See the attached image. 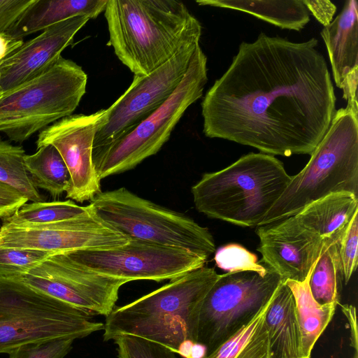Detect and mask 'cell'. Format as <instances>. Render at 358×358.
Listing matches in <instances>:
<instances>
[{"label": "cell", "mask_w": 358, "mask_h": 358, "mask_svg": "<svg viewBox=\"0 0 358 358\" xmlns=\"http://www.w3.org/2000/svg\"><path fill=\"white\" fill-rule=\"evenodd\" d=\"M84 16L57 23L21 46L0 62V86L3 92L38 76L62 57L77 32L89 21Z\"/></svg>", "instance_id": "obj_17"}, {"label": "cell", "mask_w": 358, "mask_h": 358, "mask_svg": "<svg viewBox=\"0 0 358 358\" xmlns=\"http://www.w3.org/2000/svg\"><path fill=\"white\" fill-rule=\"evenodd\" d=\"M282 280L270 269L265 275L252 271L219 275L201 303L196 343L211 352L255 316Z\"/></svg>", "instance_id": "obj_10"}, {"label": "cell", "mask_w": 358, "mask_h": 358, "mask_svg": "<svg viewBox=\"0 0 358 358\" xmlns=\"http://www.w3.org/2000/svg\"><path fill=\"white\" fill-rule=\"evenodd\" d=\"M55 254L38 250L0 247V278L22 280L31 269Z\"/></svg>", "instance_id": "obj_29"}, {"label": "cell", "mask_w": 358, "mask_h": 358, "mask_svg": "<svg viewBox=\"0 0 358 358\" xmlns=\"http://www.w3.org/2000/svg\"><path fill=\"white\" fill-rule=\"evenodd\" d=\"M129 239L97 217L90 206L86 213L68 220L29 227L3 223L0 227V247L55 254L117 248L126 245Z\"/></svg>", "instance_id": "obj_14"}, {"label": "cell", "mask_w": 358, "mask_h": 358, "mask_svg": "<svg viewBox=\"0 0 358 358\" xmlns=\"http://www.w3.org/2000/svg\"><path fill=\"white\" fill-rule=\"evenodd\" d=\"M199 6L247 13L281 29L300 31L309 22L310 12L303 0H197Z\"/></svg>", "instance_id": "obj_22"}, {"label": "cell", "mask_w": 358, "mask_h": 358, "mask_svg": "<svg viewBox=\"0 0 358 358\" xmlns=\"http://www.w3.org/2000/svg\"><path fill=\"white\" fill-rule=\"evenodd\" d=\"M338 272L336 242L324 241L321 254L313 268L308 280L311 294L320 304L339 305Z\"/></svg>", "instance_id": "obj_27"}, {"label": "cell", "mask_w": 358, "mask_h": 358, "mask_svg": "<svg viewBox=\"0 0 358 358\" xmlns=\"http://www.w3.org/2000/svg\"><path fill=\"white\" fill-rule=\"evenodd\" d=\"M307 7L317 20L324 27L327 26L332 21L336 11V6L328 0H303Z\"/></svg>", "instance_id": "obj_36"}, {"label": "cell", "mask_w": 358, "mask_h": 358, "mask_svg": "<svg viewBox=\"0 0 358 358\" xmlns=\"http://www.w3.org/2000/svg\"><path fill=\"white\" fill-rule=\"evenodd\" d=\"M308 280L309 278L303 282L285 280L294 296L306 358H310L316 342L331 322L338 306L336 303H317L310 291Z\"/></svg>", "instance_id": "obj_23"}, {"label": "cell", "mask_w": 358, "mask_h": 358, "mask_svg": "<svg viewBox=\"0 0 358 358\" xmlns=\"http://www.w3.org/2000/svg\"><path fill=\"white\" fill-rule=\"evenodd\" d=\"M214 259L219 268L228 272L252 271L265 275L268 270L258 263L255 254L236 243L220 248L215 252Z\"/></svg>", "instance_id": "obj_30"}, {"label": "cell", "mask_w": 358, "mask_h": 358, "mask_svg": "<svg viewBox=\"0 0 358 358\" xmlns=\"http://www.w3.org/2000/svg\"><path fill=\"white\" fill-rule=\"evenodd\" d=\"M341 192L358 196V115L347 107L336 111L308 162L291 177L259 227L294 216L310 203Z\"/></svg>", "instance_id": "obj_5"}, {"label": "cell", "mask_w": 358, "mask_h": 358, "mask_svg": "<svg viewBox=\"0 0 358 358\" xmlns=\"http://www.w3.org/2000/svg\"><path fill=\"white\" fill-rule=\"evenodd\" d=\"M24 164L37 188L48 192L52 197L66 192L69 181V170L58 150L44 145L32 155H25Z\"/></svg>", "instance_id": "obj_25"}, {"label": "cell", "mask_w": 358, "mask_h": 358, "mask_svg": "<svg viewBox=\"0 0 358 358\" xmlns=\"http://www.w3.org/2000/svg\"><path fill=\"white\" fill-rule=\"evenodd\" d=\"M3 92L0 86V99L1 98V96H3Z\"/></svg>", "instance_id": "obj_40"}, {"label": "cell", "mask_w": 358, "mask_h": 358, "mask_svg": "<svg viewBox=\"0 0 358 358\" xmlns=\"http://www.w3.org/2000/svg\"><path fill=\"white\" fill-rule=\"evenodd\" d=\"M357 212L358 196L341 192L310 203L294 216L324 241L336 242Z\"/></svg>", "instance_id": "obj_21"}, {"label": "cell", "mask_w": 358, "mask_h": 358, "mask_svg": "<svg viewBox=\"0 0 358 358\" xmlns=\"http://www.w3.org/2000/svg\"><path fill=\"white\" fill-rule=\"evenodd\" d=\"M341 310L348 319V323L350 327L351 331V345L355 348V352H357L358 350V334H357V326L356 320V309L355 307L352 305L345 304L341 305Z\"/></svg>", "instance_id": "obj_37"}, {"label": "cell", "mask_w": 358, "mask_h": 358, "mask_svg": "<svg viewBox=\"0 0 358 358\" xmlns=\"http://www.w3.org/2000/svg\"><path fill=\"white\" fill-rule=\"evenodd\" d=\"M105 110L65 117L41 130L36 141L37 148L50 144L58 150L70 175L66 197L79 203L90 201L101 192L92 149Z\"/></svg>", "instance_id": "obj_15"}, {"label": "cell", "mask_w": 358, "mask_h": 358, "mask_svg": "<svg viewBox=\"0 0 358 358\" xmlns=\"http://www.w3.org/2000/svg\"><path fill=\"white\" fill-rule=\"evenodd\" d=\"M90 210L71 200L25 203L13 215L3 220L8 224L17 227L40 226L79 217Z\"/></svg>", "instance_id": "obj_26"}, {"label": "cell", "mask_w": 358, "mask_h": 358, "mask_svg": "<svg viewBox=\"0 0 358 358\" xmlns=\"http://www.w3.org/2000/svg\"><path fill=\"white\" fill-rule=\"evenodd\" d=\"M257 250L266 268L282 280L308 279L324 245L316 233L301 224L295 216L260 226Z\"/></svg>", "instance_id": "obj_16"}, {"label": "cell", "mask_w": 358, "mask_h": 358, "mask_svg": "<svg viewBox=\"0 0 358 358\" xmlns=\"http://www.w3.org/2000/svg\"><path fill=\"white\" fill-rule=\"evenodd\" d=\"M338 271L347 284L357 266L358 212L336 241Z\"/></svg>", "instance_id": "obj_31"}, {"label": "cell", "mask_w": 358, "mask_h": 358, "mask_svg": "<svg viewBox=\"0 0 358 358\" xmlns=\"http://www.w3.org/2000/svg\"><path fill=\"white\" fill-rule=\"evenodd\" d=\"M109 44L136 76H146L185 45L199 43L202 27L176 0H108Z\"/></svg>", "instance_id": "obj_2"}, {"label": "cell", "mask_w": 358, "mask_h": 358, "mask_svg": "<svg viewBox=\"0 0 358 358\" xmlns=\"http://www.w3.org/2000/svg\"><path fill=\"white\" fill-rule=\"evenodd\" d=\"M89 205L97 217L129 238L186 250L207 259L215 252L207 228L125 187L101 192Z\"/></svg>", "instance_id": "obj_8"}, {"label": "cell", "mask_w": 358, "mask_h": 358, "mask_svg": "<svg viewBox=\"0 0 358 358\" xmlns=\"http://www.w3.org/2000/svg\"><path fill=\"white\" fill-rule=\"evenodd\" d=\"M199 43L185 45L146 76H136L126 91L107 109L94 135L92 157L128 134L171 96L188 69Z\"/></svg>", "instance_id": "obj_11"}, {"label": "cell", "mask_w": 358, "mask_h": 358, "mask_svg": "<svg viewBox=\"0 0 358 358\" xmlns=\"http://www.w3.org/2000/svg\"><path fill=\"white\" fill-rule=\"evenodd\" d=\"M75 340L59 338L27 343L10 350L8 358H64Z\"/></svg>", "instance_id": "obj_33"}, {"label": "cell", "mask_w": 358, "mask_h": 358, "mask_svg": "<svg viewBox=\"0 0 358 358\" xmlns=\"http://www.w3.org/2000/svg\"><path fill=\"white\" fill-rule=\"evenodd\" d=\"M113 341L118 358H179L170 349L143 338L125 335Z\"/></svg>", "instance_id": "obj_32"}, {"label": "cell", "mask_w": 358, "mask_h": 358, "mask_svg": "<svg viewBox=\"0 0 358 358\" xmlns=\"http://www.w3.org/2000/svg\"><path fill=\"white\" fill-rule=\"evenodd\" d=\"M207 81V57L199 44L182 81L164 103L92 157L99 179L133 169L159 151L186 110L201 97Z\"/></svg>", "instance_id": "obj_9"}, {"label": "cell", "mask_w": 358, "mask_h": 358, "mask_svg": "<svg viewBox=\"0 0 358 358\" xmlns=\"http://www.w3.org/2000/svg\"><path fill=\"white\" fill-rule=\"evenodd\" d=\"M291 177L274 156L250 152L220 171L204 173L191 191L195 208L208 217L259 227Z\"/></svg>", "instance_id": "obj_4"}, {"label": "cell", "mask_w": 358, "mask_h": 358, "mask_svg": "<svg viewBox=\"0 0 358 358\" xmlns=\"http://www.w3.org/2000/svg\"><path fill=\"white\" fill-rule=\"evenodd\" d=\"M270 358H306L293 294L282 280L265 317Z\"/></svg>", "instance_id": "obj_19"}, {"label": "cell", "mask_w": 358, "mask_h": 358, "mask_svg": "<svg viewBox=\"0 0 358 358\" xmlns=\"http://www.w3.org/2000/svg\"><path fill=\"white\" fill-rule=\"evenodd\" d=\"M92 316L26 285L0 278V353L59 338H83L103 330Z\"/></svg>", "instance_id": "obj_7"}, {"label": "cell", "mask_w": 358, "mask_h": 358, "mask_svg": "<svg viewBox=\"0 0 358 358\" xmlns=\"http://www.w3.org/2000/svg\"><path fill=\"white\" fill-rule=\"evenodd\" d=\"M31 288L91 316H107L115 307L127 281L82 268L64 252L55 254L22 279Z\"/></svg>", "instance_id": "obj_13"}, {"label": "cell", "mask_w": 358, "mask_h": 358, "mask_svg": "<svg viewBox=\"0 0 358 358\" xmlns=\"http://www.w3.org/2000/svg\"><path fill=\"white\" fill-rule=\"evenodd\" d=\"M108 0H34L8 36L17 39L69 18L98 17L106 8Z\"/></svg>", "instance_id": "obj_20"}, {"label": "cell", "mask_w": 358, "mask_h": 358, "mask_svg": "<svg viewBox=\"0 0 358 358\" xmlns=\"http://www.w3.org/2000/svg\"><path fill=\"white\" fill-rule=\"evenodd\" d=\"M354 358H357V357H354Z\"/></svg>", "instance_id": "obj_41"}, {"label": "cell", "mask_w": 358, "mask_h": 358, "mask_svg": "<svg viewBox=\"0 0 358 358\" xmlns=\"http://www.w3.org/2000/svg\"><path fill=\"white\" fill-rule=\"evenodd\" d=\"M23 40L0 34V62L22 45Z\"/></svg>", "instance_id": "obj_38"}, {"label": "cell", "mask_w": 358, "mask_h": 358, "mask_svg": "<svg viewBox=\"0 0 358 358\" xmlns=\"http://www.w3.org/2000/svg\"><path fill=\"white\" fill-rule=\"evenodd\" d=\"M87 75L62 57L38 76L3 92L0 132L22 143L37 131L73 114L86 92Z\"/></svg>", "instance_id": "obj_6"}, {"label": "cell", "mask_w": 358, "mask_h": 358, "mask_svg": "<svg viewBox=\"0 0 358 358\" xmlns=\"http://www.w3.org/2000/svg\"><path fill=\"white\" fill-rule=\"evenodd\" d=\"M273 296L247 324L203 358H270L264 320Z\"/></svg>", "instance_id": "obj_24"}, {"label": "cell", "mask_w": 358, "mask_h": 358, "mask_svg": "<svg viewBox=\"0 0 358 358\" xmlns=\"http://www.w3.org/2000/svg\"><path fill=\"white\" fill-rule=\"evenodd\" d=\"M207 355V348L205 345L194 343L193 344L190 358H203Z\"/></svg>", "instance_id": "obj_39"}, {"label": "cell", "mask_w": 358, "mask_h": 358, "mask_svg": "<svg viewBox=\"0 0 358 358\" xmlns=\"http://www.w3.org/2000/svg\"><path fill=\"white\" fill-rule=\"evenodd\" d=\"M64 253L82 268L128 282L171 280L204 266L207 261L186 250L134 238L117 248Z\"/></svg>", "instance_id": "obj_12"}, {"label": "cell", "mask_w": 358, "mask_h": 358, "mask_svg": "<svg viewBox=\"0 0 358 358\" xmlns=\"http://www.w3.org/2000/svg\"><path fill=\"white\" fill-rule=\"evenodd\" d=\"M24 155L22 147L0 141V182L18 190L28 201H42V196L25 168Z\"/></svg>", "instance_id": "obj_28"}, {"label": "cell", "mask_w": 358, "mask_h": 358, "mask_svg": "<svg viewBox=\"0 0 358 358\" xmlns=\"http://www.w3.org/2000/svg\"><path fill=\"white\" fill-rule=\"evenodd\" d=\"M315 38L260 33L237 54L201 102L203 132L269 155H311L336 113L327 64Z\"/></svg>", "instance_id": "obj_1"}, {"label": "cell", "mask_w": 358, "mask_h": 358, "mask_svg": "<svg viewBox=\"0 0 358 358\" xmlns=\"http://www.w3.org/2000/svg\"><path fill=\"white\" fill-rule=\"evenodd\" d=\"M34 0H0V34L8 35Z\"/></svg>", "instance_id": "obj_34"}, {"label": "cell", "mask_w": 358, "mask_h": 358, "mask_svg": "<svg viewBox=\"0 0 358 358\" xmlns=\"http://www.w3.org/2000/svg\"><path fill=\"white\" fill-rule=\"evenodd\" d=\"M330 60L336 85L342 89L346 78L358 71V3L348 0L336 18L320 32Z\"/></svg>", "instance_id": "obj_18"}, {"label": "cell", "mask_w": 358, "mask_h": 358, "mask_svg": "<svg viewBox=\"0 0 358 358\" xmlns=\"http://www.w3.org/2000/svg\"><path fill=\"white\" fill-rule=\"evenodd\" d=\"M27 201L18 190L0 182V219L10 217Z\"/></svg>", "instance_id": "obj_35"}, {"label": "cell", "mask_w": 358, "mask_h": 358, "mask_svg": "<svg viewBox=\"0 0 358 358\" xmlns=\"http://www.w3.org/2000/svg\"><path fill=\"white\" fill-rule=\"evenodd\" d=\"M218 277L214 268L204 266L127 305L115 306L103 323L104 341L134 336L178 355L185 341L196 343L201 303Z\"/></svg>", "instance_id": "obj_3"}]
</instances>
